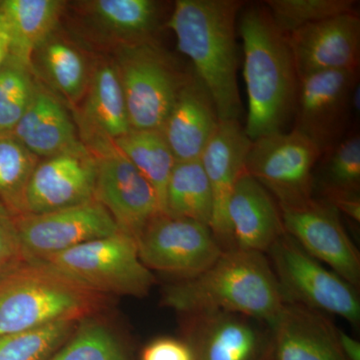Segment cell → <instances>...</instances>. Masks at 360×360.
<instances>
[{"label": "cell", "instance_id": "e0dca14e", "mask_svg": "<svg viewBox=\"0 0 360 360\" xmlns=\"http://www.w3.org/2000/svg\"><path fill=\"white\" fill-rule=\"evenodd\" d=\"M252 141L238 120H220L217 131L201 155L213 196L210 229L222 250H232L227 205L236 182L245 172L246 158Z\"/></svg>", "mask_w": 360, "mask_h": 360}, {"label": "cell", "instance_id": "83f0119b", "mask_svg": "<svg viewBox=\"0 0 360 360\" xmlns=\"http://www.w3.org/2000/svg\"><path fill=\"white\" fill-rule=\"evenodd\" d=\"M39 162L13 135L0 134V205L13 217L25 214L26 191Z\"/></svg>", "mask_w": 360, "mask_h": 360}, {"label": "cell", "instance_id": "5bb4252c", "mask_svg": "<svg viewBox=\"0 0 360 360\" xmlns=\"http://www.w3.org/2000/svg\"><path fill=\"white\" fill-rule=\"evenodd\" d=\"M96 198L108 210L120 231L136 240L142 229L161 212L158 193L115 146L94 153Z\"/></svg>", "mask_w": 360, "mask_h": 360}, {"label": "cell", "instance_id": "d590c367", "mask_svg": "<svg viewBox=\"0 0 360 360\" xmlns=\"http://www.w3.org/2000/svg\"><path fill=\"white\" fill-rule=\"evenodd\" d=\"M324 200L329 205L335 207L338 212L360 221V198L359 193H343V191H321Z\"/></svg>", "mask_w": 360, "mask_h": 360}, {"label": "cell", "instance_id": "8992f818", "mask_svg": "<svg viewBox=\"0 0 360 360\" xmlns=\"http://www.w3.org/2000/svg\"><path fill=\"white\" fill-rule=\"evenodd\" d=\"M267 255L286 302L338 315L352 326H359L357 288L309 255L286 232Z\"/></svg>", "mask_w": 360, "mask_h": 360}, {"label": "cell", "instance_id": "277c9868", "mask_svg": "<svg viewBox=\"0 0 360 360\" xmlns=\"http://www.w3.org/2000/svg\"><path fill=\"white\" fill-rule=\"evenodd\" d=\"M108 297L80 288L37 262H22L0 276V335L79 321L104 309Z\"/></svg>", "mask_w": 360, "mask_h": 360}, {"label": "cell", "instance_id": "2e32d148", "mask_svg": "<svg viewBox=\"0 0 360 360\" xmlns=\"http://www.w3.org/2000/svg\"><path fill=\"white\" fill-rule=\"evenodd\" d=\"M96 160L89 149L39 161L28 184L25 214H42L96 198Z\"/></svg>", "mask_w": 360, "mask_h": 360}, {"label": "cell", "instance_id": "ac0fdd59", "mask_svg": "<svg viewBox=\"0 0 360 360\" xmlns=\"http://www.w3.org/2000/svg\"><path fill=\"white\" fill-rule=\"evenodd\" d=\"M226 214L232 250L267 253L285 233L276 200L246 172L232 191Z\"/></svg>", "mask_w": 360, "mask_h": 360}, {"label": "cell", "instance_id": "ba28073f", "mask_svg": "<svg viewBox=\"0 0 360 360\" xmlns=\"http://www.w3.org/2000/svg\"><path fill=\"white\" fill-rule=\"evenodd\" d=\"M321 153L297 130L265 135L251 143L245 172L259 182L281 207L314 198V168Z\"/></svg>", "mask_w": 360, "mask_h": 360}, {"label": "cell", "instance_id": "4dcf8cb0", "mask_svg": "<svg viewBox=\"0 0 360 360\" xmlns=\"http://www.w3.org/2000/svg\"><path fill=\"white\" fill-rule=\"evenodd\" d=\"M47 360H127L122 345L105 324L85 317L70 340Z\"/></svg>", "mask_w": 360, "mask_h": 360}, {"label": "cell", "instance_id": "ffe728a7", "mask_svg": "<svg viewBox=\"0 0 360 360\" xmlns=\"http://www.w3.org/2000/svg\"><path fill=\"white\" fill-rule=\"evenodd\" d=\"M219 122L212 97L194 73L180 90L160 131L176 161L200 160Z\"/></svg>", "mask_w": 360, "mask_h": 360}, {"label": "cell", "instance_id": "6da1fadb", "mask_svg": "<svg viewBox=\"0 0 360 360\" xmlns=\"http://www.w3.org/2000/svg\"><path fill=\"white\" fill-rule=\"evenodd\" d=\"M161 303L184 315L231 312L270 326L288 302L265 253L233 248L200 276L167 286Z\"/></svg>", "mask_w": 360, "mask_h": 360}, {"label": "cell", "instance_id": "f546056e", "mask_svg": "<svg viewBox=\"0 0 360 360\" xmlns=\"http://www.w3.org/2000/svg\"><path fill=\"white\" fill-rule=\"evenodd\" d=\"M32 68L11 56L0 68V134H11L32 103L37 87Z\"/></svg>", "mask_w": 360, "mask_h": 360}, {"label": "cell", "instance_id": "d4e9b609", "mask_svg": "<svg viewBox=\"0 0 360 360\" xmlns=\"http://www.w3.org/2000/svg\"><path fill=\"white\" fill-rule=\"evenodd\" d=\"M165 213L210 226L212 191L200 158L175 163L165 191Z\"/></svg>", "mask_w": 360, "mask_h": 360}, {"label": "cell", "instance_id": "d6986e66", "mask_svg": "<svg viewBox=\"0 0 360 360\" xmlns=\"http://www.w3.org/2000/svg\"><path fill=\"white\" fill-rule=\"evenodd\" d=\"M270 328L274 360H347L341 352L338 328L316 310L285 303Z\"/></svg>", "mask_w": 360, "mask_h": 360}, {"label": "cell", "instance_id": "9a60e30c", "mask_svg": "<svg viewBox=\"0 0 360 360\" xmlns=\"http://www.w3.org/2000/svg\"><path fill=\"white\" fill-rule=\"evenodd\" d=\"M286 37L300 80L323 71L359 70L360 18L356 11L303 26Z\"/></svg>", "mask_w": 360, "mask_h": 360}, {"label": "cell", "instance_id": "4316f807", "mask_svg": "<svg viewBox=\"0 0 360 360\" xmlns=\"http://www.w3.org/2000/svg\"><path fill=\"white\" fill-rule=\"evenodd\" d=\"M34 56L44 77L70 103H77L86 94L89 84L86 60L75 45L52 34Z\"/></svg>", "mask_w": 360, "mask_h": 360}, {"label": "cell", "instance_id": "e575fe53", "mask_svg": "<svg viewBox=\"0 0 360 360\" xmlns=\"http://www.w3.org/2000/svg\"><path fill=\"white\" fill-rule=\"evenodd\" d=\"M141 360H193V356L186 341L163 338L144 348Z\"/></svg>", "mask_w": 360, "mask_h": 360}, {"label": "cell", "instance_id": "836d02e7", "mask_svg": "<svg viewBox=\"0 0 360 360\" xmlns=\"http://www.w3.org/2000/svg\"><path fill=\"white\" fill-rule=\"evenodd\" d=\"M22 262L15 219L0 205V276Z\"/></svg>", "mask_w": 360, "mask_h": 360}, {"label": "cell", "instance_id": "7402d4cb", "mask_svg": "<svg viewBox=\"0 0 360 360\" xmlns=\"http://www.w3.org/2000/svg\"><path fill=\"white\" fill-rule=\"evenodd\" d=\"M11 134L37 158L87 149L78 139L65 106L37 82L32 103Z\"/></svg>", "mask_w": 360, "mask_h": 360}, {"label": "cell", "instance_id": "7a4b0ae2", "mask_svg": "<svg viewBox=\"0 0 360 360\" xmlns=\"http://www.w3.org/2000/svg\"><path fill=\"white\" fill-rule=\"evenodd\" d=\"M238 0H177L167 26L177 49L210 92L220 120H238L243 104L238 84L236 23Z\"/></svg>", "mask_w": 360, "mask_h": 360}, {"label": "cell", "instance_id": "1f68e13d", "mask_svg": "<svg viewBox=\"0 0 360 360\" xmlns=\"http://www.w3.org/2000/svg\"><path fill=\"white\" fill-rule=\"evenodd\" d=\"M265 4L272 20L285 35L317 21L356 11L354 0H269Z\"/></svg>", "mask_w": 360, "mask_h": 360}, {"label": "cell", "instance_id": "74e56055", "mask_svg": "<svg viewBox=\"0 0 360 360\" xmlns=\"http://www.w3.org/2000/svg\"><path fill=\"white\" fill-rule=\"evenodd\" d=\"M9 51H11V37H9L8 25H7L6 15L0 6V68L8 58Z\"/></svg>", "mask_w": 360, "mask_h": 360}, {"label": "cell", "instance_id": "7c38bea8", "mask_svg": "<svg viewBox=\"0 0 360 360\" xmlns=\"http://www.w3.org/2000/svg\"><path fill=\"white\" fill-rule=\"evenodd\" d=\"M357 71L330 70L300 80L293 129L314 142L321 155L338 146L352 111Z\"/></svg>", "mask_w": 360, "mask_h": 360}, {"label": "cell", "instance_id": "d6a6232c", "mask_svg": "<svg viewBox=\"0 0 360 360\" xmlns=\"http://www.w3.org/2000/svg\"><path fill=\"white\" fill-rule=\"evenodd\" d=\"M321 191L359 193L360 139L352 135L331 150Z\"/></svg>", "mask_w": 360, "mask_h": 360}, {"label": "cell", "instance_id": "44dd1931", "mask_svg": "<svg viewBox=\"0 0 360 360\" xmlns=\"http://www.w3.org/2000/svg\"><path fill=\"white\" fill-rule=\"evenodd\" d=\"M80 120L94 153L110 148L132 129L116 65L103 63L94 71Z\"/></svg>", "mask_w": 360, "mask_h": 360}, {"label": "cell", "instance_id": "f1b7e54d", "mask_svg": "<svg viewBox=\"0 0 360 360\" xmlns=\"http://www.w3.org/2000/svg\"><path fill=\"white\" fill-rule=\"evenodd\" d=\"M78 321L53 322L41 328L0 335V360H47L70 340Z\"/></svg>", "mask_w": 360, "mask_h": 360}, {"label": "cell", "instance_id": "f35d334b", "mask_svg": "<svg viewBox=\"0 0 360 360\" xmlns=\"http://www.w3.org/2000/svg\"><path fill=\"white\" fill-rule=\"evenodd\" d=\"M0 4H1V1H0Z\"/></svg>", "mask_w": 360, "mask_h": 360}, {"label": "cell", "instance_id": "8d00e7d4", "mask_svg": "<svg viewBox=\"0 0 360 360\" xmlns=\"http://www.w3.org/2000/svg\"><path fill=\"white\" fill-rule=\"evenodd\" d=\"M338 341L341 352L347 360H360V343L345 331L338 329Z\"/></svg>", "mask_w": 360, "mask_h": 360}, {"label": "cell", "instance_id": "8fae6325", "mask_svg": "<svg viewBox=\"0 0 360 360\" xmlns=\"http://www.w3.org/2000/svg\"><path fill=\"white\" fill-rule=\"evenodd\" d=\"M184 341L193 360H274L269 324L224 311L186 315Z\"/></svg>", "mask_w": 360, "mask_h": 360}, {"label": "cell", "instance_id": "cb8c5ba5", "mask_svg": "<svg viewBox=\"0 0 360 360\" xmlns=\"http://www.w3.org/2000/svg\"><path fill=\"white\" fill-rule=\"evenodd\" d=\"M11 37L9 56L33 68V54L51 37L63 13L65 2L58 0H4Z\"/></svg>", "mask_w": 360, "mask_h": 360}, {"label": "cell", "instance_id": "5b68a950", "mask_svg": "<svg viewBox=\"0 0 360 360\" xmlns=\"http://www.w3.org/2000/svg\"><path fill=\"white\" fill-rule=\"evenodd\" d=\"M32 262L104 296L144 297L156 283L153 272L142 264L136 240L122 231Z\"/></svg>", "mask_w": 360, "mask_h": 360}, {"label": "cell", "instance_id": "3957f363", "mask_svg": "<svg viewBox=\"0 0 360 360\" xmlns=\"http://www.w3.org/2000/svg\"><path fill=\"white\" fill-rule=\"evenodd\" d=\"M245 51L250 141L283 131L295 111L300 78L288 37L264 7H250L240 18Z\"/></svg>", "mask_w": 360, "mask_h": 360}, {"label": "cell", "instance_id": "4fadbf2b", "mask_svg": "<svg viewBox=\"0 0 360 360\" xmlns=\"http://www.w3.org/2000/svg\"><path fill=\"white\" fill-rule=\"evenodd\" d=\"M279 210L288 236L315 259L359 288V252L335 207L314 198L302 205Z\"/></svg>", "mask_w": 360, "mask_h": 360}, {"label": "cell", "instance_id": "52a82bcc", "mask_svg": "<svg viewBox=\"0 0 360 360\" xmlns=\"http://www.w3.org/2000/svg\"><path fill=\"white\" fill-rule=\"evenodd\" d=\"M116 68L131 129L160 130L191 75L153 41L120 46Z\"/></svg>", "mask_w": 360, "mask_h": 360}, {"label": "cell", "instance_id": "30bf717a", "mask_svg": "<svg viewBox=\"0 0 360 360\" xmlns=\"http://www.w3.org/2000/svg\"><path fill=\"white\" fill-rule=\"evenodd\" d=\"M25 262H39L120 231L96 198L84 205L14 217Z\"/></svg>", "mask_w": 360, "mask_h": 360}, {"label": "cell", "instance_id": "603a6c76", "mask_svg": "<svg viewBox=\"0 0 360 360\" xmlns=\"http://www.w3.org/2000/svg\"><path fill=\"white\" fill-rule=\"evenodd\" d=\"M84 4L97 32L122 46L151 41L160 25V6L153 0H94Z\"/></svg>", "mask_w": 360, "mask_h": 360}, {"label": "cell", "instance_id": "484cf974", "mask_svg": "<svg viewBox=\"0 0 360 360\" xmlns=\"http://www.w3.org/2000/svg\"><path fill=\"white\" fill-rule=\"evenodd\" d=\"M113 146L153 186L165 212V191L176 160L160 130L131 129Z\"/></svg>", "mask_w": 360, "mask_h": 360}, {"label": "cell", "instance_id": "9c48e42d", "mask_svg": "<svg viewBox=\"0 0 360 360\" xmlns=\"http://www.w3.org/2000/svg\"><path fill=\"white\" fill-rule=\"evenodd\" d=\"M142 264L177 281L205 272L224 252L208 225L160 212L136 238Z\"/></svg>", "mask_w": 360, "mask_h": 360}]
</instances>
